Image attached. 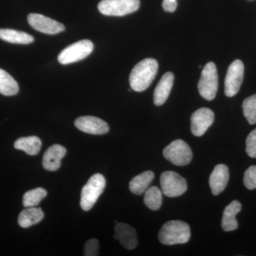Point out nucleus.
Returning a JSON list of instances; mask_svg holds the SVG:
<instances>
[{
	"mask_svg": "<svg viewBox=\"0 0 256 256\" xmlns=\"http://www.w3.org/2000/svg\"><path fill=\"white\" fill-rule=\"evenodd\" d=\"M158 62L148 58L141 60L133 68L130 75V85L136 92H142L150 87L158 74Z\"/></svg>",
	"mask_w": 256,
	"mask_h": 256,
	"instance_id": "nucleus-1",
	"label": "nucleus"
},
{
	"mask_svg": "<svg viewBox=\"0 0 256 256\" xmlns=\"http://www.w3.org/2000/svg\"><path fill=\"white\" fill-rule=\"evenodd\" d=\"M158 237L160 242L166 246L186 244L191 237V230L188 224L182 220H170L160 229Z\"/></svg>",
	"mask_w": 256,
	"mask_h": 256,
	"instance_id": "nucleus-2",
	"label": "nucleus"
},
{
	"mask_svg": "<svg viewBox=\"0 0 256 256\" xmlns=\"http://www.w3.org/2000/svg\"><path fill=\"white\" fill-rule=\"evenodd\" d=\"M106 178L101 174H95L84 185L80 194V204L82 210L88 212L95 205L106 188Z\"/></svg>",
	"mask_w": 256,
	"mask_h": 256,
	"instance_id": "nucleus-3",
	"label": "nucleus"
},
{
	"mask_svg": "<svg viewBox=\"0 0 256 256\" xmlns=\"http://www.w3.org/2000/svg\"><path fill=\"white\" fill-rule=\"evenodd\" d=\"M218 78L215 64L208 62L202 70L198 84V92L207 100L215 98L218 90Z\"/></svg>",
	"mask_w": 256,
	"mask_h": 256,
	"instance_id": "nucleus-4",
	"label": "nucleus"
},
{
	"mask_svg": "<svg viewBox=\"0 0 256 256\" xmlns=\"http://www.w3.org/2000/svg\"><path fill=\"white\" fill-rule=\"evenodd\" d=\"M140 5V0H102L98 8L106 16H122L137 11Z\"/></svg>",
	"mask_w": 256,
	"mask_h": 256,
	"instance_id": "nucleus-5",
	"label": "nucleus"
},
{
	"mask_svg": "<svg viewBox=\"0 0 256 256\" xmlns=\"http://www.w3.org/2000/svg\"><path fill=\"white\" fill-rule=\"evenodd\" d=\"M163 156L176 166H185L191 162L193 153L190 146L182 140H175L163 150Z\"/></svg>",
	"mask_w": 256,
	"mask_h": 256,
	"instance_id": "nucleus-6",
	"label": "nucleus"
},
{
	"mask_svg": "<svg viewBox=\"0 0 256 256\" xmlns=\"http://www.w3.org/2000/svg\"><path fill=\"white\" fill-rule=\"evenodd\" d=\"M94 44L90 40H82L67 46L60 54L58 62L63 65L84 60L92 53Z\"/></svg>",
	"mask_w": 256,
	"mask_h": 256,
	"instance_id": "nucleus-7",
	"label": "nucleus"
},
{
	"mask_svg": "<svg viewBox=\"0 0 256 256\" xmlns=\"http://www.w3.org/2000/svg\"><path fill=\"white\" fill-rule=\"evenodd\" d=\"M162 192L168 197L181 196L188 190L186 180L176 172L166 171L160 176Z\"/></svg>",
	"mask_w": 256,
	"mask_h": 256,
	"instance_id": "nucleus-8",
	"label": "nucleus"
},
{
	"mask_svg": "<svg viewBox=\"0 0 256 256\" xmlns=\"http://www.w3.org/2000/svg\"><path fill=\"white\" fill-rule=\"evenodd\" d=\"M244 77V65L242 60H236L232 62L227 70L225 78L226 96L233 97L240 90Z\"/></svg>",
	"mask_w": 256,
	"mask_h": 256,
	"instance_id": "nucleus-9",
	"label": "nucleus"
},
{
	"mask_svg": "<svg viewBox=\"0 0 256 256\" xmlns=\"http://www.w3.org/2000/svg\"><path fill=\"white\" fill-rule=\"evenodd\" d=\"M28 20L32 28L46 34H56L65 30L62 23L42 14L32 13L28 15Z\"/></svg>",
	"mask_w": 256,
	"mask_h": 256,
	"instance_id": "nucleus-10",
	"label": "nucleus"
},
{
	"mask_svg": "<svg viewBox=\"0 0 256 256\" xmlns=\"http://www.w3.org/2000/svg\"><path fill=\"white\" fill-rule=\"evenodd\" d=\"M214 121V114L206 108L195 111L191 116V131L194 136L201 137Z\"/></svg>",
	"mask_w": 256,
	"mask_h": 256,
	"instance_id": "nucleus-11",
	"label": "nucleus"
},
{
	"mask_svg": "<svg viewBox=\"0 0 256 256\" xmlns=\"http://www.w3.org/2000/svg\"><path fill=\"white\" fill-rule=\"evenodd\" d=\"M75 126L82 132L92 134H105L109 126L104 120L94 116H82L76 120Z\"/></svg>",
	"mask_w": 256,
	"mask_h": 256,
	"instance_id": "nucleus-12",
	"label": "nucleus"
},
{
	"mask_svg": "<svg viewBox=\"0 0 256 256\" xmlns=\"http://www.w3.org/2000/svg\"><path fill=\"white\" fill-rule=\"evenodd\" d=\"M114 238L119 240L121 245L128 250H132L137 247L136 230L127 224H116L114 226Z\"/></svg>",
	"mask_w": 256,
	"mask_h": 256,
	"instance_id": "nucleus-13",
	"label": "nucleus"
},
{
	"mask_svg": "<svg viewBox=\"0 0 256 256\" xmlns=\"http://www.w3.org/2000/svg\"><path fill=\"white\" fill-rule=\"evenodd\" d=\"M228 180V166L223 164H217L210 178V185L212 194L215 196L220 194L226 188Z\"/></svg>",
	"mask_w": 256,
	"mask_h": 256,
	"instance_id": "nucleus-14",
	"label": "nucleus"
},
{
	"mask_svg": "<svg viewBox=\"0 0 256 256\" xmlns=\"http://www.w3.org/2000/svg\"><path fill=\"white\" fill-rule=\"evenodd\" d=\"M66 154V149L60 144H54L45 152L42 164L48 171H56L60 169L62 160Z\"/></svg>",
	"mask_w": 256,
	"mask_h": 256,
	"instance_id": "nucleus-15",
	"label": "nucleus"
},
{
	"mask_svg": "<svg viewBox=\"0 0 256 256\" xmlns=\"http://www.w3.org/2000/svg\"><path fill=\"white\" fill-rule=\"evenodd\" d=\"M174 74L168 72L162 77L154 92V104L156 106H162L168 100L174 84Z\"/></svg>",
	"mask_w": 256,
	"mask_h": 256,
	"instance_id": "nucleus-16",
	"label": "nucleus"
},
{
	"mask_svg": "<svg viewBox=\"0 0 256 256\" xmlns=\"http://www.w3.org/2000/svg\"><path fill=\"white\" fill-rule=\"evenodd\" d=\"M242 210V204L238 201H233L226 207L222 217V227L225 232H233L238 227L236 215Z\"/></svg>",
	"mask_w": 256,
	"mask_h": 256,
	"instance_id": "nucleus-17",
	"label": "nucleus"
},
{
	"mask_svg": "<svg viewBox=\"0 0 256 256\" xmlns=\"http://www.w3.org/2000/svg\"><path fill=\"white\" fill-rule=\"evenodd\" d=\"M44 217V213L41 208L36 206L26 207L18 217V224L22 228H28L40 223Z\"/></svg>",
	"mask_w": 256,
	"mask_h": 256,
	"instance_id": "nucleus-18",
	"label": "nucleus"
},
{
	"mask_svg": "<svg viewBox=\"0 0 256 256\" xmlns=\"http://www.w3.org/2000/svg\"><path fill=\"white\" fill-rule=\"evenodd\" d=\"M154 178L153 172L146 171L134 176L130 182L129 188L134 194L141 195L149 188Z\"/></svg>",
	"mask_w": 256,
	"mask_h": 256,
	"instance_id": "nucleus-19",
	"label": "nucleus"
},
{
	"mask_svg": "<svg viewBox=\"0 0 256 256\" xmlns=\"http://www.w3.org/2000/svg\"><path fill=\"white\" fill-rule=\"evenodd\" d=\"M0 40L12 44H28L34 41V37L26 32L10 28H0Z\"/></svg>",
	"mask_w": 256,
	"mask_h": 256,
	"instance_id": "nucleus-20",
	"label": "nucleus"
},
{
	"mask_svg": "<svg viewBox=\"0 0 256 256\" xmlns=\"http://www.w3.org/2000/svg\"><path fill=\"white\" fill-rule=\"evenodd\" d=\"M14 148L26 152L28 156H36L40 152L42 141L36 136L18 138L14 142Z\"/></svg>",
	"mask_w": 256,
	"mask_h": 256,
	"instance_id": "nucleus-21",
	"label": "nucleus"
},
{
	"mask_svg": "<svg viewBox=\"0 0 256 256\" xmlns=\"http://www.w3.org/2000/svg\"><path fill=\"white\" fill-rule=\"evenodd\" d=\"M18 92V82L8 72L0 68V94L12 96L16 95Z\"/></svg>",
	"mask_w": 256,
	"mask_h": 256,
	"instance_id": "nucleus-22",
	"label": "nucleus"
},
{
	"mask_svg": "<svg viewBox=\"0 0 256 256\" xmlns=\"http://www.w3.org/2000/svg\"><path fill=\"white\" fill-rule=\"evenodd\" d=\"M144 202L150 210H160L162 204V192L156 186L148 188L144 192Z\"/></svg>",
	"mask_w": 256,
	"mask_h": 256,
	"instance_id": "nucleus-23",
	"label": "nucleus"
},
{
	"mask_svg": "<svg viewBox=\"0 0 256 256\" xmlns=\"http://www.w3.org/2000/svg\"><path fill=\"white\" fill-rule=\"evenodd\" d=\"M46 195V190L44 188H38L30 190L24 194L23 206L24 207L38 206Z\"/></svg>",
	"mask_w": 256,
	"mask_h": 256,
	"instance_id": "nucleus-24",
	"label": "nucleus"
},
{
	"mask_svg": "<svg viewBox=\"0 0 256 256\" xmlns=\"http://www.w3.org/2000/svg\"><path fill=\"white\" fill-rule=\"evenodd\" d=\"M242 112L250 124H256V94L248 97L242 105Z\"/></svg>",
	"mask_w": 256,
	"mask_h": 256,
	"instance_id": "nucleus-25",
	"label": "nucleus"
},
{
	"mask_svg": "<svg viewBox=\"0 0 256 256\" xmlns=\"http://www.w3.org/2000/svg\"><path fill=\"white\" fill-rule=\"evenodd\" d=\"M244 185L248 190L256 188V166H250L245 172L244 178Z\"/></svg>",
	"mask_w": 256,
	"mask_h": 256,
	"instance_id": "nucleus-26",
	"label": "nucleus"
},
{
	"mask_svg": "<svg viewBox=\"0 0 256 256\" xmlns=\"http://www.w3.org/2000/svg\"><path fill=\"white\" fill-rule=\"evenodd\" d=\"M246 150L248 156L252 158H256V128L248 136Z\"/></svg>",
	"mask_w": 256,
	"mask_h": 256,
	"instance_id": "nucleus-27",
	"label": "nucleus"
},
{
	"mask_svg": "<svg viewBox=\"0 0 256 256\" xmlns=\"http://www.w3.org/2000/svg\"><path fill=\"white\" fill-rule=\"evenodd\" d=\"M99 242L96 238L88 240L84 247V256H96L99 255Z\"/></svg>",
	"mask_w": 256,
	"mask_h": 256,
	"instance_id": "nucleus-28",
	"label": "nucleus"
},
{
	"mask_svg": "<svg viewBox=\"0 0 256 256\" xmlns=\"http://www.w3.org/2000/svg\"><path fill=\"white\" fill-rule=\"evenodd\" d=\"M162 8L164 11L174 12L178 8L176 0H163Z\"/></svg>",
	"mask_w": 256,
	"mask_h": 256,
	"instance_id": "nucleus-29",
	"label": "nucleus"
}]
</instances>
